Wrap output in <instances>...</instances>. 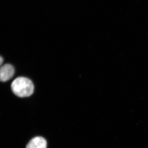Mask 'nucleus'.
Here are the masks:
<instances>
[{"instance_id": "obj_1", "label": "nucleus", "mask_w": 148, "mask_h": 148, "mask_svg": "<svg viewBox=\"0 0 148 148\" xmlns=\"http://www.w3.org/2000/svg\"><path fill=\"white\" fill-rule=\"evenodd\" d=\"M11 88L12 92L20 98L29 97L34 91V84L31 80L24 77H18L12 83Z\"/></svg>"}, {"instance_id": "obj_2", "label": "nucleus", "mask_w": 148, "mask_h": 148, "mask_svg": "<svg viewBox=\"0 0 148 148\" xmlns=\"http://www.w3.org/2000/svg\"><path fill=\"white\" fill-rule=\"evenodd\" d=\"M14 73V69L12 65L6 64L0 66V81H7L12 77Z\"/></svg>"}, {"instance_id": "obj_3", "label": "nucleus", "mask_w": 148, "mask_h": 148, "mask_svg": "<svg viewBox=\"0 0 148 148\" xmlns=\"http://www.w3.org/2000/svg\"><path fill=\"white\" fill-rule=\"evenodd\" d=\"M47 143L44 138L36 137L33 138L27 144L26 148H47Z\"/></svg>"}, {"instance_id": "obj_4", "label": "nucleus", "mask_w": 148, "mask_h": 148, "mask_svg": "<svg viewBox=\"0 0 148 148\" xmlns=\"http://www.w3.org/2000/svg\"><path fill=\"white\" fill-rule=\"evenodd\" d=\"M3 59L1 56H0V66H1L2 64H3Z\"/></svg>"}]
</instances>
